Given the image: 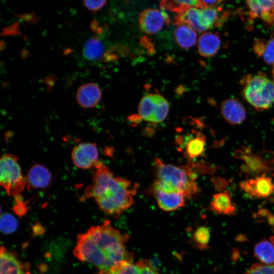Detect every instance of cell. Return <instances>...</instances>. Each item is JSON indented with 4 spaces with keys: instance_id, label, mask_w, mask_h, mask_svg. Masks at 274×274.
<instances>
[{
    "instance_id": "6da1fadb",
    "label": "cell",
    "mask_w": 274,
    "mask_h": 274,
    "mask_svg": "<svg viewBox=\"0 0 274 274\" xmlns=\"http://www.w3.org/2000/svg\"><path fill=\"white\" fill-rule=\"evenodd\" d=\"M128 239L129 235L121 233L105 220L78 235L73 253L81 261L109 272L121 261H132V255L125 246Z\"/></svg>"
},
{
    "instance_id": "7a4b0ae2",
    "label": "cell",
    "mask_w": 274,
    "mask_h": 274,
    "mask_svg": "<svg viewBox=\"0 0 274 274\" xmlns=\"http://www.w3.org/2000/svg\"><path fill=\"white\" fill-rule=\"evenodd\" d=\"M94 167L92 183L85 189L84 196L94 198L104 213L118 217L132 205L136 187L126 179L115 176L100 161Z\"/></svg>"
},
{
    "instance_id": "3957f363",
    "label": "cell",
    "mask_w": 274,
    "mask_h": 274,
    "mask_svg": "<svg viewBox=\"0 0 274 274\" xmlns=\"http://www.w3.org/2000/svg\"><path fill=\"white\" fill-rule=\"evenodd\" d=\"M154 165L156 179L153 190L180 193L185 197H191L197 192V175L191 166L165 164L157 158L155 159Z\"/></svg>"
},
{
    "instance_id": "277c9868",
    "label": "cell",
    "mask_w": 274,
    "mask_h": 274,
    "mask_svg": "<svg viewBox=\"0 0 274 274\" xmlns=\"http://www.w3.org/2000/svg\"><path fill=\"white\" fill-rule=\"evenodd\" d=\"M241 84L244 98L256 109L266 110L274 103V82L264 73L247 75Z\"/></svg>"
},
{
    "instance_id": "5b68a950",
    "label": "cell",
    "mask_w": 274,
    "mask_h": 274,
    "mask_svg": "<svg viewBox=\"0 0 274 274\" xmlns=\"http://www.w3.org/2000/svg\"><path fill=\"white\" fill-rule=\"evenodd\" d=\"M0 184L9 196H16L27 187L18 158L10 153L3 155L0 160Z\"/></svg>"
},
{
    "instance_id": "8992f818",
    "label": "cell",
    "mask_w": 274,
    "mask_h": 274,
    "mask_svg": "<svg viewBox=\"0 0 274 274\" xmlns=\"http://www.w3.org/2000/svg\"><path fill=\"white\" fill-rule=\"evenodd\" d=\"M168 111V101L160 94L146 95L141 99L139 105V117L141 119L150 122H162Z\"/></svg>"
},
{
    "instance_id": "52a82bcc",
    "label": "cell",
    "mask_w": 274,
    "mask_h": 274,
    "mask_svg": "<svg viewBox=\"0 0 274 274\" xmlns=\"http://www.w3.org/2000/svg\"><path fill=\"white\" fill-rule=\"evenodd\" d=\"M71 157L74 164L79 168L89 169L98 161V152L94 143L82 142L73 149Z\"/></svg>"
},
{
    "instance_id": "ba28073f",
    "label": "cell",
    "mask_w": 274,
    "mask_h": 274,
    "mask_svg": "<svg viewBox=\"0 0 274 274\" xmlns=\"http://www.w3.org/2000/svg\"><path fill=\"white\" fill-rule=\"evenodd\" d=\"M169 21L167 14L164 11L154 8L145 10L139 17L140 29L148 34L158 32L164 24H168Z\"/></svg>"
},
{
    "instance_id": "9c48e42d",
    "label": "cell",
    "mask_w": 274,
    "mask_h": 274,
    "mask_svg": "<svg viewBox=\"0 0 274 274\" xmlns=\"http://www.w3.org/2000/svg\"><path fill=\"white\" fill-rule=\"evenodd\" d=\"M240 187L248 195L255 198H266L274 193L272 179L265 175L245 180L241 183Z\"/></svg>"
},
{
    "instance_id": "30bf717a",
    "label": "cell",
    "mask_w": 274,
    "mask_h": 274,
    "mask_svg": "<svg viewBox=\"0 0 274 274\" xmlns=\"http://www.w3.org/2000/svg\"><path fill=\"white\" fill-rule=\"evenodd\" d=\"M0 253L1 274H30L29 264L21 262L15 252L2 246Z\"/></svg>"
},
{
    "instance_id": "8fae6325",
    "label": "cell",
    "mask_w": 274,
    "mask_h": 274,
    "mask_svg": "<svg viewBox=\"0 0 274 274\" xmlns=\"http://www.w3.org/2000/svg\"><path fill=\"white\" fill-rule=\"evenodd\" d=\"M246 5L251 19H260L268 25L274 24V1H248Z\"/></svg>"
},
{
    "instance_id": "7c38bea8",
    "label": "cell",
    "mask_w": 274,
    "mask_h": 274,
    "mask_svg": "<svg viewBox=\"0 0 274 274\" xmlns=\"http://www.w3.org/2000/svg\"><path fill=\"white\" fill-rule=\"evenodd\" d=\"M110 274H160L148 260H140L136 263L121 261L110 271Z\"/></svg>"
},
{
    "instance_id": "4fadbf2b",
    "label": "cell",
    "mask_w": 274,
    "mask_h": 274,
    "mask_svg": "<svg viewBox=\"0 0 274 274\" xmlns=\"http://www.w3.org/2000/svg\"><path fill=\"white\" fill-rule=\"evenodd\" d=\"M221 112L224 119L231 124H239L245 120L246 117L245 108L235 98L224 100L221 105Z\"/></svg>"
},
{
    "instance_id": "5bb4252c",
    "label": "cell",
    "mask_w": 274,
    "mask_h": 274,
    "mask_svg": "<svg viewBox=\"0 0 274 274\" xmlns=\"http://www.w3.org/2000/svg\"><path fill=\"white\" fill-rule=\"evenodd\" d=\"M101 97V92L98 86L88 83L80 86L78 89L76 99L80 106L84 108L95 107Z\"/></svg>"
},
{
    "instance_id": "9a60e30c",
    "label": "cell",
    "mask_w": 274,
    "mask_h": 274,
    "mask_svg": "<svg viewBox=\"0 0 274 274\" xmlns=\"http://www.w3.org/2000/svg\"><path fill=\"white\" fill-rule=\"evenodd\" d=\"M52 174L49 169L40 164H35L29 169L26 176L27 187L42 189L51 183Z\"/></svg>"
},
{
    "instance_id": "2e32d148",
    "label": "cell",
    "mask_w": 274,
    "mask_h": 274,
    "mask_svg": "<svg viewBox=\"0 0 274 274\" xmlns=\"http://www.w3.org/2000/svg\"><path fill=\"white\" fill-rule=\"evenodd\" d=\"M185 138L184 142L178 144L183 146V151L185 157L191 160L203 153L206 143L203 134L199 132L194 135L188 134Z\"/></svg>"
},
{
    "instance_id": "e0dca14e",
    "label": "cell",
    "mask_w": 274,
    "mask_h": 274,
    "mask_svg": "<svg viewBox=\"0 0 274 274\" xmlns=\"http://www.w3.org/2000/svg\"><path fill=\"white\" fill-rule=\"evenodd\" d=\"M159 207L164 211H173L185 206V197L178 193L153 190Z\"/></svg>"
},
{
    "instance_id": "ac0fdd59",
    "label": "cell",
    "mask_w": 274,
    "mask_h": 274,
    "mask_svg": "<svg viewBox=\"0 0 274 274\" xmlns=\"http://www.w3.org/2000/svg\"><path fill=\"white\" fill-rule=\"evenodd\" d=\"M210 208L212 212L220 215H233L236 212V208L228 191L214 194Z\"/></svg>"
},
{
    "instance_id": "d6986e66",
    "label": "cell",
    "mask_w": 274,
    "mask_h": 274,
    "mask_svg": "<svg viewBox=\"0 0 274 274\" xmlns=\"http://www.w3.org/2000/svg\"><path fill=\"white\" fill-rule=\"evenodd\" d=\"M220 45L221 40L216 33L204 32L198 39V53L203 57L213 56L218 51Z\"/></svg>"
},
{
    "instance_id": "ffe728a7",
    "label": "cell",
    "mask_w": 274,
    "mask_h": 274,
    "mask_svg": "<svg viewBox=\"0 0 274 274\" xmlns=\"http://www.w3.org/2000/svg\"><path fill=\"white\" fill-rule=\"evenodd\" d=\"M174 35L176 42L182 48L189 49L196 44L197 34L187 25L178 24Z\"/></svg>"
},
{
    "instance_id": "44dd1931",
    "label": "cell",
    "mask_w": 274,
    "mask_h": 274,
    "mask_svg": "<svg viewBox=\"0 0 274 274\" xmlns=\"http://www.w3.org/2000/svg\"><path fill=\"white\" fill-rule=\"evenodd\" d=\"M253 50L268 64L274 65V38L267 41L256 39L253 44Z\"/></svg>"
},
{
    "instance_id": "7402d4cb",
    "label": "cell",
    "mask_w": 274,
    "mask_h": 274,
    "mask_svg": "<svg viewBox=\"0 0 274 274\" xmlns=\"http://www.w3.org/2000/svg\"><path fill=\"white\" fill-rule=\"evenodd\" d=\"M254 253L263 264H274V244L270 241L262 239L257 243L254 247Z\"/></svg>"
},
{
    "instance_id": "603a6c76",
    "label": "cell",
    "mask_w": 274,
    "mask_h": 274,
    "mask_svg": "<svg viewBox=\"0 0 274 274\" xmlns=\"http://www.w3.org/2000/svg\"><path fill=\"white\" fill-rule=\"evenodd\" d=\"M163 10L166 9L172 12L180 14L190 8H203L200 1H162L160 4Z\"/></svg>"
},
{
    "instance_id": "cb8c5ba5",
    "label": "cell",
    "mask_w": 274,
    "mask_h": 274,
    "mask_svg": "<svg viewBox=\"0 0 274 274\" xmlns=\"http://www.w3.org/2000/svg\"><path fill=\"white\" fill-rule=\"evenodd\" d=\"M104 50V46L101 42L96 37H92L86 42L83 50V54L88 60H96L102 56Z\"/></svg>"
},
{
    "instance_id": "d4e9b609",
    "label": "cell",
    "mask_w": 274,
    "mask_h": 274,
    "mask_svg": "<svg viewBox=\"0 0 274 274\" xmlns=\"http://www.w3.org/2000/svg\"><path fill=\"white\" fill-rule=\"evenodd\" d=\"M193 238L197 248L202 250L207 249L210 239V231L206 226H200L195 230Z\"/></svg>"
},
{
    "instance_id": "484cf974",
    "label": "cell",
    "mask_w": 274,
    "mask_h": 274,
    "mask_svg": "<svg viewBox=\"0 0 274 274\" xmlns=\"http://www.w3.org/2000/svg\"><path fill=\"white\" fill-rule=\"evenodd\" d=\"M18 227V222L12 214L4 213L1 215L0 227L2 232L9 234L15 231Z\"/></svg>"
},
{
    "instance_id": "4316f807",
    "label": "cell",
    "mask_w": 274,
    "mask_h": 274,
    "mask_svg": "<svg viewBox=\"0 0 274 274\" xmlns=\"http://www.w3.org/2000/svg\"><path fill=\"white\" fill-rule=\"evenodd\" d=\"M244 274H274V264H254Z\"/></svg>"
},
{
    "instance_id": "83f0119b",
    "label": "cell",
    "mask_w": 274,
    "mask_h": 274,
    "mask_svg": "<svg viewBox=\"0 0 274 274\" xmlns=\"http://www.w3.org/2000/svg\"><path fill=\"white\" fill-rule=\"evenodd\" d=\"M106 1H84L83 4L90 12L96 13L106 4Z\"/></svg>"
},
{
    "instance_id": "f1b7e54d",
    "label": "cell",
    "mask_w": 274,
    "mask_h": 274,
    "mask_svg": "<svg viewBox=\"0 0 274 274\" xmlns=\"http://www.w3.org/2000/svg\"><path fill=\"white\" fill-rule=\"evenodd\" d=\"M15 203L13 208L15 213L19 216L24 215L26 212V207L20 195L15 196Z\"/></svg>"
},
{
    "instance_id": "f546056e",
    "label": "cell",
    "mask_w": 274,
    "mask_h": 274,
    "mask_svg": "<svg viewBox=\"0 0 274 274\" xmlns=\"http://www.w3.org/2000/svg\"><path fill=\"white\" fill-rule=\"evenodd\" d=\"M20 33L18 22H16L12 25L3 29L1 34L4 36L14 35Z\"/></svg>"
},
{
    "instance_id": "4dcf8cb0",
    "label": "cell",
    "mask_w": 274,
    "mask_h": 274,
    "mask_svg": "<svg viewBox=\"0 0 274 274\" xmlns=\"http://www.w3.org/2000/svg\"><path fill=\"white\" fill-rule=\"evenodd\" d=\"M203 8H217L220 6L222 1H200Z\"/></svg>"
},
{
    "instance_id": "1f68e13d",
    "label": "cell",
    "mask_w": 274,
    "mask_h": 274,
    "mask_svg": "<svg viewBox=\"0 0 274 274\" xmlns=\"http://www.w3.org/2000/svg\"><path fill=\"white\" fill-rule=\"evenodd\" d=\"M268 220L270 223H272L274 227V215L270 216ZM270 241L274 244V234L270 237Z\"/></svg>"
},
{
    "instance_id": "d6a6232c",
    "label": "cell",
    "mask_w": 274,
    "mask_h": 274,
    "mask_svg": "<svg viewBox=\"0 0 274 274\" xmlns=\"http://www.w3.org/2000/svg\"><path fill=\"white\" fill-rule=\"evenodd\" d=\"M97 274H110V273L108 271L100 270V271Z\"/></svg>"
},
{
    "instance_id": "836d02e7",
    "label": "cell",
    "mask_w": 274,
    "mask_h": 274,
    "mask_svg": "<svg viewBox=\"0 0 274 274\" xmlns=\"http://www.w3.org/2000/svg\"><path fill=\"white\" fill-rule=\"evenodd\" d=\"M272 77H273V82H274V65L273 66V68H272Z\"/></svg>"
}]
</instances>
